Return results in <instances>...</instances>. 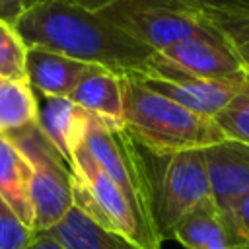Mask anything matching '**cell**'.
<instances>
[{
  "label": "cell",
  "instance_id": "6da1fadb",
  "mask_svg": "<svg viewBox=\"0 0 249 249\" xmlns=\"http://www.w3.org/2000/svg\"><path fill=\"white\" fill-rule=\"evenodd\" d=\"M16 31L23 43L49 49L68 58L124 74H144L156 51L142 45L101 14L68 0H53L27 10Z\"/></svg>",
  "mask_w": 249,
  "mask_h": 249
},
{
  "label": "cell",
  "instance_id": "7a4b0ae2",
  "mask_svg": "<svg viewBox=\"0 0 249 249\" xmlns=\"http://www.w3.org/2000/svg\"><path fill=\"white\" fill-rule=\"evenodd\" d=\"M123 124L148 150L158 154L204 150L224 142L214 119L196 115L148 89L136 74L121 76Z\"/></svg>",
  "mask_w": 249,
  "mask_h": 249
},
{
  "label": "cell",
  "instance_id": "3957f363",
  "mask_svg": "<svg viewBox=\"0 0 249 249\" xmlns=\"http://www.w3.org/2000/svg\"><path fill=\"white\" fill-rule=\"evenodd\" d=\"M138 152L156 228L163 241L171 239L177 224L212 198L204 150L158 154L138 142Z\"/></svg>",
  "mask_w": 249,
  "mask_h": 249
},
{
  "label": "cell",
  "instance_id": "277c9868",
  "mask_svg": "<svg viewBox=\"0 0 249 249\" xmlns=\"http://www.w3.org/2000/svg\"><path fill=\"white\" fill-rule=\"evenodd\" d=\"M70 173L76 208L101 228L123 235L142 249H161V243L144 230L119 185L101 169L84 144L72 156Z\"/></svg>",
  "mask_w": 249,
  "mask_h": 249
},
{
  "label": "cell",
  "instance_id": "5b68a950",
  "mask_svg": "<svg viewBox=\"0 0 249 249\" xmlns=\"http://www.w3.org/2000/svg\"><path fill=\"white\" fill-rule=\"evenodd\" d=\"M23 154L31 169V212L33 233L54 228L74 208L70 165L47 140L37 124H29L6 136Z\"/></svg>",
  "mask_w": 249,
  "mask_h": 249
},
{
  "label": "cell",
  "instance_id": "8992f818",
  "mask_svg": "<svg viewBox=\"0 0 249 249\" xmlns=\"http://www.w3.org/2000/svg\"><path fill=\"white\" fill-rule=\"evenodd\" d=\"M101 16L152 51L189 37L212 35L181 0H115Z\"/></svg>",
  "mask_w": 249,
  "mask_h": 249
},
{
  "label": "cell",
  "instance_id": "52a82bcc",
  "mask_svg": "<svg viewBox=\"0 0 249 249\" xmlns=\"http://www.w3.org/2000/svg\"><path fill=\"white\" fill-rule=\"evenodd\" d=\"M138 80L148 89L171 99L173 103H177L196 115L208 117V119H214L228 105V101L235 95V91L241 86V82L235 84V82L195 78V76L185 74L179 68L171 66L158 53H154L148 70L144 74H140Z\"/></svg>",
  "mask_w": 249,
  "mask_h": 249
},
{
  "label": "cell",
  "instance_id": "ba28073f",
  "mask_svg": "<svg viewBox=\"0 0 249 249\" xmlns=\"http://www.w3.org/2000/svg\"><path fill=\"white\" fill-rule=\"evenodd\" d=\"M204 160L212 189V198L222 212L235 245L233 233V206L249 193V146L224 140L204 148Z\"/></svg>",
  "mask_w": 249,
  "mask_h": 249
},
{
  "label": "cell",
  "instance_id": "9c48e42d",
  "mask_svg": "<svg viewBox=\"0 0 249 249\" xmlns=\"http://www.w3.org/2000/svg\"><path fill=\"white\" fill-rule=\"evenodd\" d=\"M156 53L171 66L195 78L239 84L247 74L214 35L189 37Z\"/></svg>",
  "mask_w": 249,
  "mask_h": 249
},
{
  "label": "cell",
  "instance_id": "30bf717a",
  "mask_svg": "<svg viewBox=\"0 0 249 249\" xmlns=\"http://www.w3.org/2000/svg\"><path fill=\"white\" fill-rule=\"evenodd\" d=\"M93 115L68 97H45L37 103V126L70 165L74 152L84 144Z\"/></svg>",
  "mask_w": 249,
  "mask_h": 249
},
{
  "label": "cell",
  "instance_id": "8fae6325",
  "mask_svg": "<svg viewBox=\"0 0 249 249\" xmlns=\"http://www.w3.org/2000/svg\"><path fill=\"white\" fill-rule=\"evenodd\" d=\"M91 66L37 45H29L25 53L27 84L43 97H68Z\"/></svg>",
  "mask_w": 249,
  "mask_h": 249
},
{
  "label": "cell",
  "instance_id": "7c38bea8",
  "mask_svg": "<svg viewBox=\"0 0 249 249\" xmlns=\"http://www.w3.org/2000/svg\"><path fill=\"white\" fill-rule=\"evenodd\" d=\"M68 99H72L84 111L95 115L111 128H123V88L121 76L115 72L91 66L88 74L76 84L70 91Z\"/></svg>",
  "mask_w": 249,
  "mask_h": 249
},
{
  "label": "cell",
  "instance_id": "4fadbf2b",
  "mask_svg": "<svg viewBox=\"0 0 249 249\" xmlns=\"http://www.w3.org/2000/svg\"><path fill=\"white\" fill-rule=\"evenodd\" d=\"M171 239L185 249H235L231 231L214 198L198 204L171 233Z\"/></svg>",
  "mask_w": 249,
  "mask_h": 249
},
{
  "label": "cell",
  "instance_id": "5bb4252c",
  "mask_svg": "<svg viewBox=\"0 0 249 249\" xmlns=\"http://www.w3.org/2000/svg\"><path fill=\"white\" fill-rule=\"evenodd\" d=\"M29 187H31V169L27 160L12 144V140L0 134V196L31 230L33 212H31Z\"/></svg>",
  "mask_w": 249,
  "mask_h": 249
},
{
  "label": "cell",
  "instance_id": "9a60e30c",
  "mask_svg": "<svg viewBox=\"0 0 249 249\" xmlns=\"http://www.w3.org/2000/svg\"><path fill=\"white\" fill-rule=\"evenodd\" d=\"M45 233L53 235L64 249H142L123 235L101 228L76 206Z\"/></svg>",
  "mask_w": 249,
  "mask_h": 249
},
{
  "label": "cell",
  "instance_id": "2e32d148",
  "mask_svg": "<svg viewBox=\"0 0 249 249\" xmlns=\"http://www.w3.org/2000/svg\"><path fill=\"white\" fill-rule=\"evenodd\" d=\"M37 95L27 82L0 76V134L8 136L37 123Z\"/></svg>",
  "mask_w": 249,
  "mask_h": 249
},
{
  "label": "cell",
  "instance_id": "e0dca14e",
  "mask_svg": "<svg viewBox=\"0 0 249 249\" xmlns=\"http://www.w3.org/2000/svg\"><path fill=\"white\" fill-rule=\"evenodd\" d=\"M198 18L249 74V14H202Z\"/></svg>",
  "mask_w": 249,
  "mask_h": 249
},
{
  "label": "cell",
  "instance_id": "ac0fdd59",
  "mask_svg": "<svg viewBox=\"0 0 249 249\" xmlns=\"http://www.w3.org/2000/svg\"><path fill=\"white\" fill-rule=\"evenodd\" d=\"M214 123L226 140L249 146V74H245L228 105L214 117Z\"/></svg>",
  "mask_w": 249,
  "mask_h": 249
},
{
  "label": "cell",
  "instance_id": "d6986e66",
  "mask_svg": "<svg viewBox=\"0 0 249 249\" xmlns=\"http://www.w3.org/2000/svg\"><path fill=\"white\" fill-rule=\"evenodd\" d=\"M25 53L27 45L23 43L16 27H10L8 23L0 21V76L18 82H27Z\"/></svg>",
  "mask_w": 249,
  "mask_h": 249
},
{
  "label": "cell",
  "instance_id": "ffe728a7",
  "mask_svg": "<svg viewBox=\"0 0 249 249\" xmlns=\"http://www.w3.org/2000/svg\"><path fill=\"white\" fill-rule=\"evenodd\" d=\"M35 233L0 196V249H27Z\"/></svg>",
  "mask_w": 249,
  "mask_h": 249
},
{
  "label": "cell",
  "instance_id": "44dd1931",
  "mask_svg": "<svg viewBox=\"0 0 249 249\" xmlns=\"http://www.w3.org/2000/svg\"><path fill=\"white\" fill-rule=\"evenodd\" d=\"M196 16L202 14H249V0H181Z\"/></svg>",
  "mask_w": 249,
  "mask_h": 249
},
{
  "label": "cell",
  "instance_id": "7402d4cb",
  "mask_svg": "<svg viewBox=\"0 0 249 249\" xmlns=\"http://www.w3.org/2000/svg\"><path fill=\"white\" fill-rule=\"evenodd\" d=\"M235 249H249V193L237 200L231 214Z\"/></svg>",
  "mask_w": 249,
  "mask_h": 249
},
{
  "label": "cell",
  "instance_id": "603a6c76",
  "mask_svg": "<svg viewBox=\"0 0 249 249\" xmlns=\"http://www.w3.org/2000/svg\"><path fill=\"white\" fill-rule=\"evenodd\" d=\"M25 12L27 8L23 0H0V21L10 27H16Z\"/></svg>",
  "mask_w": 249,
  "mask_h": 249
},
{
  "label": "cell",
  "instance_id": "cb8c5ba5",
  "mask_svg": "<svg viewBox=\"0 0 249 249\" xmlns=\"http://www.w3.org/2000/svg\"><path fill=\"white\" fill-rule=\"evenodd\" d=\"M70 4L78 6V8H84L88 12H93V14H101L103 10H107L115 0H68Z\"/></svg>",
  "mask_w": 249,
  "mask_h": 249
},
{
  "label": "cell",
  "instance_id": "d4e9b609",
  "mask_svg": "<svg viewBox=\"0 0 249 249\" xmlns=\"http://www.w3.org/2000/svg\"><path fill=\"white\" fill-rule=\"evenodd\" d=\"M27 249H64V247L49 233H35V237Z\"/></svg>",
  "mask_w": 249,
  "mask_h": 249
},
{
  "label": "cell",
  "instance_id": "484cf974",
  "mask_svg": "<svg viewBox=\"0 0 249 249\" xmlns=\"http://www.w3.org/2000/svg\"><path fill=\"white\" fill-rule=\"evenodd\" d=\"M23 2H25V8L31 10L35 6H41V4H47V2H53V0H23Z\"/></svg>",
  "mask_w": 249,
  "mask_h": 249
}]
</instances>
